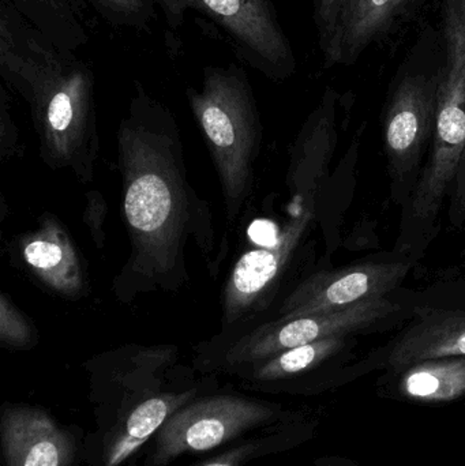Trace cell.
<instances>
[{
	"instance_id": "cell-21",
	"label": "cell",
	"mask_w": 465,
	"mask_h": 466,
	"mask_svg": "<svg viewBox=\"0 0 465 466\" xmlns=\"http://www.w3.org/2000/svg\"><path fill=\"white\" fill-rule=\"evenodd\" d=\"M450 221L455 226L465 223V149L456 175L455 185L450 193Z\"/></svg>"
},
{
	"instance_id": "cell-20",
	"label": "cell",
	"mask_w": 465,
	"mask_h": 466,
	"mask_svg": "<svg viewBox=\"0 0 465 466\" xmlns=\"http://www.w3.org/2000/svg\"><path fill=\"white\" fill-rule=\"evenodd\" d=\"M0 336L3 342H8L16 347H22L32 339V328L29 322L5 295H2V300H0Z\"/></svg>"
},
{
	"instance_id": "cell-6",
	"label": "cell",
	"mask_w": 465,
	"mask_h": 466,
	"mask_svg": "<svg viewBox=\"0 0 465 466\" xmlns=\"http://www.w3.org/2000/svg\"><path fill=\"white\" fill-rule=\"evenodd\" d=\"M389 298L363 301L338 311L275 320L243 337L228 352L231 363L259 364L284 350L330 337H349L377 326L398 311Z\"/></svg>"
},
{
	"instance_id": "cell-13",
	"label": "cell",
	"mask_w": 465,
	"mask_h": 466,
	"mask_svg": "<svg viewBox=\"0 0 465 466\" xmlns=\"http://www.w3.org/2000/svg\"><path fill=\"white\" fill-rule=\"evenodd\" d=\"M400 391L420 402H450L465 396V358L422 361L404 370Z\"/></svg>"
},
{
	"instance_id": "cell-17",
	"label": "cell",
	"mask_w": 465,
	"mask_h": 466,
	"mask_svg": "<svg viewBox=\"0 0 465 466\" xmlns=\"http://www.w3.org/2000/svg\"><path fill=\"white\" fill-rule=\"evenodd\" d=\"M171 410V404L164 399H150L142 402L128 416L123 437H120L106 457V466L122 464L150 435L155 434Z\"/></svg>"
},
{
	"instance_id": "cell-15",
	"label": "cell",
	"mask_w": 465,
	"mask_h": 466,
	"mask_svg": "<svg viewBox=\"0 0 465 466\" xmlns=\"http://www.w3.org/2000/svg\"><path fill=\"white\" fill-rule=\"evenodd\" d=\"M407 0H354L339 40V65H349L382 35Z\"/></svg>"
},
{
	"instance_id": "cell-10",
	"label": "cell",
	"mask_w": 465,
	"mask_h": 466,
	"mask_svg": "<svg viewBox=\"0 0 465 466\" xmlns=\"http://www.w3.org/2000/svg\"><path fill=\"white\" fill-rule=\"evenodd\" d=\"M442 358H465V311H440L412 323L393 344L388 364L404 371Z\"/></svg>"
},
{
	"instance_id": "cell-5",
	"label": "cell",
	"mask_w": 465,
	"mask_h": 466,
	"mask_svg": "<svg viewBox=\"0 0 465 466\" xmlns=\"http://www.w3.org/2000/svg\"><path fill=\"white\" fill-rule=\"evenodd\" d=\"M440 76H409L396 87L384 120L385 152L393 194L407 205L418 180L420 164L436 127Z\"/></svg>"
},
{
	"instance_id": "cell-19",
	"label": "cell",
	"mask_w": 465,
	"mask_h": 466,
	"mask_svg": "<svg viewBox=\"0 0 465 466\" xmlns=\"http://www.w3.org/2000/svg\"><path fill=\"white\" fill-rule=\"evenodd\" d=\"M354 0H316V24L327 66L339 65V40Z\"/></svg>"
},
{
	"instance_id": "cell-8",
	"label": "cell",
	"mask_w": 465,
	"mask_h": 466,
	"mask_svg": "<svg viewBox=\"0 0 465 466\" xmlns=\"http://www.w3.org/2000/svg\"><path fill=\"white\" fill-rule=\"evenodd\" d=\"M272 415L268 408L235 397H216L191 405L166 424L158 438L157 460L167 461L185 451H205Z\"/></svg>"
},
{
	"instance_id": "cell-14",
	"label": "cell",
	"mask_w": 465,
	"mask_h": 466,
	"mask_svg": "<svg viewBox=\"0 0 465 466\" xmlns=\"http://www.w3.org/2000/svg\"><path fill=\"white\" fill-rule=\"evenodd\" d=\"M62 51L76 54L89 35L70 0H3Z\"/></svg>"
},
{
	"instance_id": "cell-22",
	"label": "cell",
	"mask_w": 465,
	"mask_h": 466,
	"mask_svg": "<svg viewBox=\"0 0 465 466\" xmlns=\"http://www.w3.org/2000/svg\"><path fill=\"white\" fill-rule=\"evenodd\" d=\"M205 466H232L229 464H227V462H210V464L205 465Z\"/></svg>"
},
{
	"instance_id": "cell-1",
	"label": "cell",
	"mask_w": 465,
	"mask_h": 466,
	"mask_svg": "<svg viewBox=\"0 0 465 466\" xmlns=\"http://www.w3.org/2000/svg\"><path fill=\"white\" fill-rule=\"evenodd\" d=\"M0 76L27 101L43 156L90 180L97 152L95 76L0 0Z\"/></svg>"
},
{
	"instance_id": "cell-11",
	"label": "cell",
	"mask_w": 465,
	"mask_h": 466,
	"mask_svg": "<svg viewBox=\"0 0 465 466\" xmlns=\"http://www.w3.org/2000/svg\"><path fill=\"white\" fill-rule=\"evenodd\" d=\"M22 257L37 279L63 296L76 298L85 289L76 247L55 221H44L37 231L27 236Z\"/></svg>"
},
{
	"instance_id": "cell-4",
	"label": "cell",
	"mask_w": 465,
	"mask_h": 466,
	"mask_svg": "<svg viewBox=\"0 0 465 466\" xmlns=\"http://www.w3.org/2000/svg\"><path fill=\"white\" fill-rule=\"evenodd\" d=\"M177 37L186 13L196 11L224 30L238 56L273 79L295 70V57L278 24L273 0H156Z\"/></svg>"
},
{
	"instance_id": "cell-3",
	"label": "cell",
	"mask_w": 465,
	"mask_h": 466,
	"mask_svg": "<svg viewBox=\"0 0 465 466\" xmlns=\"http://www.w3.org/2000/svg\"><path fill=\"white\" fill-rule=\"evenodd\" d=\"M188 101L215 158L227 212L235 218L250 194L261 141L250 82L238 66L207 67L201 90H188Z\"/></svg>"
},
{
	"instance_id": "cell-12",
	"label": "cell",
	"mask_w": 465,
	"mask_h": 466,
	"mask_svg": "<svg viewBox=\"0 0 465 466\" xmlns=\"http://www.w3.org/2000/svg\"><path fill=\"white\" fill-rule=\"evenodd\" d=\"M3 438L11 466H65L68 457L65 435L44 413H7Z\"/></svg>"
},
{
	"instance_id": "cell-9",
	"label": "cell",
	"mask_w": 465,
	"mask_h": 466,
	"mask_svg": "<svg viewBox=\"0 0 465 466\" xmlns=\"http://www.w3.org/2000/svg\"><path fill=\"white\" fill-rule=\"evenodd\" d=\"M313 208L298 213L280 235L262 248L246 252L232 270L224 290V322H238L262 306L286 270L292 254L313 220Z\"/></svg>"
},
{
	"instance_id": "cell-16",
	"label": "cell",
	"mask_w": 465,
	"mask_h": 466,
	"mask_svg": "<svg viewBox=\"0 0 465 466\" xmlns=\"http://www.w3.org/2000/svg\"><path fill=\"white\" fill-rule=\"evenodd\" d=\"M349 339V337H330L284 350L259 363L254 371V377L259 380H275L308 371L340 352Z\"/></svg>"
},
{
	"instance_id": "cell-18",
	"label": "cell",
	"mask_w": 465,
	"mask_h": 466,
	"mask_svg": "<svg viewBox=\"0 0 465 466\" xmlns=\"http://www.w3.org/2000/svg\"><path fill=\"white\" fill-rule=\"evenodd\" d=\"M116 27L149 30L157 18L156 0H78Z\"/></svg>"
},
{
	"instance_id": "cell-2",
	"label": "cell",
	"mask_w": 465,
	"mask_h": 466,
	"mask_svg": "<svg viewBox=\"0 0 465 466\" xmlns=\"http://www.w3.org/2000/svg\"><path fill=\"white\" fill-rule=\"evenodd\" d=\"M179 147L169 112L138 87L131 115L120 127L119 152L133 268L150 279L174 273L190 221Z\"/></svg>"
},
{
	"instance_id": "cell-7",
	"label": "cell",
	"mask_w": 465,
	"mask_h": 466,
	"mask_svg": "<svg viewBox=\"0 0 465 466\" xmlns=\"http://www.w3.org/2000/svg\"><path fill=\"white\" fill-rule=\"evenodd\" d=\"M411 263L368 262L335 271H319L284 301L280 320L338 311L363 301L388 298L406 279Z\"/></svg>"
}]
</instances>
